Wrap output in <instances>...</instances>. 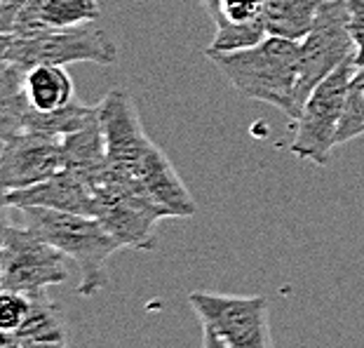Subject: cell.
<instances>
[{"mask_svg":"<svg viewBox=\"0 0 364 348\" xmlns=\"http://www.w3.org/2000/svg\"><path fill=\"white\" fill-rule=\"evenodd\" d=\"M102 17L99 0H26L12 31L66 28L92 24Z\"/></svg>","mask_w":364,"mask_h":348,"instance_id":"obj_10","label":"cell"},{"mask_svg":"<svg viewBox=\"0 0 364 348\" xmlns=\"http://www.w3.org/2000/svg\"><path fill=\"white\" fill-rule=\"evenodd\" d=\"M348 31L355 43V66H364V0H346Z\"/></svg>","mask_w":364,"mask_h":348,"instance_id":"obj_20","label":"cell"},{"mask_svg":"<svg viewBox=\"0 0 364 348\" xmlns=\"http://www.w3.org/2000/svg\"><path fill=\"white\" fill-rule=\"evenodd\" d=\"M7 203L12 210H24V207H45V210L57 212H73L97 216V191L71 169L61 167L57 174L45 179L36 186L7 193Z\"/></svg>","mask_w":364,"mask_h":348,"instance_id":"obj_9","label":"cell"},{"mask_svg":"<svg viewBox=\"0 0 364 348\" xmlns=\"http://www.w3.org/2000/svg\"><path fill=\"white\" fill-rule=\"evenodd\" d=\"M10 43H12V31L5 28L0 24V61L7 57V50H10Z\"/></svg>","mask_w":364,"mask_h":348,"instance_id":"obj_25","label":"cell"},{"mask_svg":"<svg viewBox=\"0 0 364 348\" xmlns=\"http://www.w3.org/2000/svg\"><path fill=\"white\" fill-rule=\"evenodd\" d=\"M24 3L26 0H0V24L12 31L14 19H17V14L21 7H24Z\"/></svg>","mask_w":364,"mask_h":348,"instance_id":"obj_21","label":"cell"},{"mask_svg":"<svg viewBox=\"0 0 364 348\" xmlns=\"http://www.w3.org/2000/svg\"><path fill=\"white\" fill-rule=\"evenodd\" d=\"M198 3L209 12V17H212V19L216 17V10H219V0H198Z\"/></svg>","mask_w":364,"mask_h":348,"instance_id":"obj_26","label":"cell"},{"mask_svg":"<svg viewBox=\"0 0 364 348\" xmlns=\"http://www.w3.org/2000/svg\"><path fill=\"white\" fill-rule=\"evenodd\" d=\"M26 348H68L66 344H33V346H26Z\"/></svg>","mask_w":364,"mask_h":348,"instance_id":"obj_27","label":"cell"},{"mask_svg":"<svg viewBox=\"0 0 364 348\" xmlns=\"http://www.w3.org/2000/svg\"><path fill=\"white\" fill-rule=\"evenodd\" d=\"M17 337L26 346L33 344H66V325L59 306L48 297V292L31 295V313Z\"/></svg>","mask_w":364,"mask_h":348,"instance_id":"obj_15","label":"cell"},{"mask_svg":"<svg viewBox=\"0 0 364 348\" xmlns=\"http://www.w3.org/2000/svg\"><path fill=\"white\" fill-rule=\"evenodd\" d=\"M355 59H348L331 75H327L306 99L299 118L291 122L294 139L289 153L301 160L324 167L336 149V132L343 115L346 92L355 73Z\"/></svg>","mask_w":364,"mask_h":348,"instance_id":"obj_4","label":"cell"},{"mask_svg":"<svg viewBox=\"0 0 364 348\" xmlns=\"http://www.w3.org/2000/svg\"><path fill=\"white\" fill-rule=\"evenodd\" d=\"M31 313V295L19 290L0 288V329L17 334Z\"/></svg>","mask_w":364,"mask_h":348,"instance_id":"obj_19","label":"cell"},{"mask_svg":"<svg viewBox=\"0 0 364 348\" xmlns=\"http://www.w3.org/2000/svg\"><path fill=\"white\" fill-rule=\"evenodd\" d=\"M203 348H233V346H228L226 342H223L212 327L203 325Z\"/></svg>","mask_w":364,"mask_h":348,"instance_id":"obj_23","label":"cell"},{"mask_svg":"<svg viewBox=\"0 0 364 348\" xmlns=\"http://www.w3.org/2000/svg\"><path fill=\"white\" fill-rule=\"evenodd\" d=\"M5 59L24 71L43 64L68 66L78 61L108 66L118 61V45L102 26H97V21L66 28L12 31V43Z\"/></svg>","mask_w":364,"mask_h":348,"instance_id":"obj_3","label":"cell"},{"mask_svg":"<svg viewBox=\"0 0 364 348\" xmlns=\"http://www.w3.org/2000/svg\"><path fill=\"white\" fill-rule=\"evenodd\" d=\"M205 57L242 97L275 106L289 122L296 120L299 41L268 36L245 50H205Z\"/></svg>","mask_w":364,"mask_h":348,"instance_id":"obj_1","label":"cell"},{"mask_svg":"<svg viewBox=\"0 0 364 348\" xmlns=\"http://www.w3.org/2000/svg\"><path fill=\"white\" fill-rule=\"evenodd\" d=\"M24 88L31 111H57L75 99V88L66 66L43 64L28 68L24 75Z\"/></svg>","mask_w":364,"mask_h":348,"instance_id":"obj_12","label":"cell"},{"mask_svg":"<svg viewBox=\"0 0 364 348\" xmlns=\"http://www.w3.org/2000/svg\"><path fill=\"white\" fill-rule=\"evenodd\" d=\"M24 226L41 236L43 241L64 252L80 270V283L75 292L80 297H95L106 285V261L122 245L108 233L97 216L57 212L45 207H24Z\"/></svg>","mask_w":364,"mask_h":348,"instance_id":"obj_2","label":"cell"},{"mask_svg":"<svg viewBox=\"0 0 364 348\" xmlns=\"http://www.w3.org/2000/svg\"><path fill=\"white\" fill-rule=\"evenodd\" d=\"M10 203H7V191L0 186V250H3V243H5V236L10 231L12 221H10Z\"/></svg>","mask_w":364,"mask_h":348,"instance_id":"obj_22","label":"cell"},{"mask_svg":"<svg viewBox=\"0 0 364 348\" xmlns=\"http://www.w3.org/2000/svg\"><path fill=\"white\" fill-rule=\"evenodd\" d=\"M348 59H355V43L348 31L346 0H324L313 28L299 41L296 118L311 92Z\"/></svg>","mask_w":364,"mask_h":348,"instance_id":"obj_5","label":"cell"},{"mask_svg":"<svg viewBox=\"0 0 364 348\" xmlns=\"http://www.w3.org/2000/svg\"><path fill=\"white\" fill-rule=\"evenodd\" d=\"M188 304L207 327L233 348H273L266 297L191 292Z\"/></svg>","mask_w":364,"mask_h":348,"instance_id":"obj_7","label":"cell"},{"mask_svg":"<svg viewBox=\"0 0 364 348\" xmlns=\"http://www.w3.org/2000/svg\"><path fill=\"white\" fill-rule=\"evenodd\" d=\"M26 71L12 61H0V144L26 130V115L31 111L26 88Z\"/></svg>","mask_w":364,"mask_h":348,"instance_id":"obj_13","label":"cell"},{"mask_svg":"<svg viewBox=\"0 0 364 348\" xmlns=\"http://www.w3.org/2000/svg\"><path fill=\"white\" fill-rule=\"evenodd\" d=\"M268 0H219L214 24L216 26H263ZM268 33V31H266Z\"/></svg>","mask_w":364,"mask_h":348,"instance_id":"obj_18","label":"cell"},{"mask_svg":"<svg viewBox=\"0 0 364 348\" xmlns=\"http://www.w3.org/2000/svg\"><path fill=\"white\" fill-rule=\"evenodd\" d=\"M0 348H26V344L21 342L17 334H10V332L0 329Z\"/></svg>","mask_w":364,"mask_h":348,"instance_id":"obj_24","label":"cell"},{"mask_svg":"<svg viewBox=\"0 0 364 348\" xmlns=\"http://www.w3.org/2000/svg\"><path fill=\"white\" fill-rule=\"evenodd\" d=\"M97 113H99L97 106L82 104V102H78V99H73L71 104H66L64 108H57V111H48V113L28 111L26 127L64 139L68 135L78 132V130H82L87 122L95 120Z\"/></svg>","mask_w":364,"mask_h":348,"instance_id":"obj_16","label":"cell"},{"mask_svg":"<svg viewBox=\"0 0 364 348\" xmlns=\"http://www.w3.org/2000/svg\"><path fill=\"white\" fill-rule=\"evenodd\" d=\"M64 167V139L21 130L0 151V186L7 193L36 186Z\"/></svg>","mask_w":364,"mask_h":348,"instance_id":"obj_8","label":"cell"},{"mask_svg":"<svg viewBox=\"0 0 364 348\" xmlns=\"http://www.w3.org/2000/svg\"><path fill=\"white\" fill-rule=\"evenodd\" d=\"M68 261L71 259L64 252L36 236L24 223H12L0 250V288L26 295L48 292L52 285H61L71 278Z\"/></svg>","mask_w":364,"mask_h":348,"instance_id":"obj_6","label":"cell"},{"mask_svg":"<svg viewBox=\"0 0 364 348\" xmlns=\"http://www.w3.org/2000/svg\"><path fill=\"white\" fill-rule=\"evenodd\" d=\"M324 0H268L263 24L268 36L301 41L313 28L317 10Z\"/></svg>","mask_w":364,"mask_h":348,"instance_id":"obj_14","label":"cell"},{"mask_svg":"<svg viewBox=\"0 0 364 348\" xmlns=\"http://www.w3.org/2000/svg\"><path fill=\"white\" fill-rule=\"evenodd\" d=\"M364 137V66H358L346 92L343 115L336 132V146H343L353 139Z\"/></svg>","mask_w":364,"mask_h":348,"instance_id":"obj_17","label":"cell"},{"mask_svg":"<svg viewBox=\"0 0 364 348\" xmlns=\"http://www.w3.org/2000/svg\"><path fill=\"white\" fill-rule=\"evenodd\" d=\"M64 169H71L97 189L106 172V139L97 118L78 132L64 137Z\"/></svg>","mask_w":364,"mask_h":348,"instance_id":"obj_11","label":"cell"}]
</instances>
